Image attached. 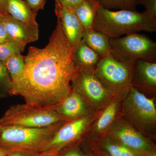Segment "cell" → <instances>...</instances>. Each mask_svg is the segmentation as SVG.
<instances>
[{
    "mask_svg": "<svg viewBox=\"0 0 156 156\" xmlns=\"http://www.w3.org/2000/svg\"><path fill=\"white\" fill-rule=\"evenodd\" d=\"M78 69L72 47L58 19L45 48H29L22 75L12 86L10 94L21 95L31 105L55 106L72 91V83Z\"/></svg>",
    "mask_w": 156,
    "mask_h": 156,
    "instance_id": "1",
    "label": "cell"
},
{
    "mask_svg": "<svg viewBox=\"0 0 156 156\" xmlns=\"http://www.w3.org/2000/svg\"><path fill=\"white\" fill-rule=\"evenodd\" d=\"M93 29L115 38L141 31L155 32L156 20L145 11H114L100 6Z\"/></svg>",
    "mask_w": 156,
    "mask_h": 156,
    "instance_id": "2",
    "label": "cell"
},
{
    "mask_svg": "<svg viewBox=\"0 0 156 156\" xmlns=\"http://www.w3.org/2000/svg\"><path fill=\"white\" fill-rule=\"evenodd\" d=\"M60 123L43 128L0 126V148L18 151H34L45 148L58 130Z\"/></svg>",
    "mask_w": 156,
    "mask_h": 156,
    "instance_id": "3",
    "label": "cell"
},
{
    "mask_svg": "<svg viewBox=\"0 0 156 156\" xmlns=\"http://www.w3.org/2000/svg\"><path fill=\"white\" fill-rule=\"evenodd\" d=\"M62 117L56 105L41 107L26 104L11 107L0 119V126L43 128L61 122Z\"/></svg>",
    "mask_w": 156,
    "mask_h": 156,
    "instance_id": "4",
    "label": "cell"
},
{
    "mask_svg": "<svg viewBox=\"0 0 156 156\" xmlns=\"http://www.w3.org/2000/svg\"><path fill=\"white\" fill-rule=\"evenodd\" d=\"M111 55L117 60L133 65L138 59L156 62V43L139 33L110 38Z\"/></svg>",
    "mask_w": 156,
    "mask_h": 156,
    "instance_id": "5",
    "label": "cell"
},
{
    "mask_svg": "<svg viewBox=\"0 0 156 156\" xmlns=\"http://www.w3.org/2000/svg\"><path fill=\"white\" fill-rule=\"evenodd\" d=\"M133 65L120 62L111 55L101 59L94 72L112 93L128 92L131 87Z\"/></svg>",
    "mask_w": 156,
    "mask_h": 156,
    "instance_id": "6",
    "label": "cell"
},
{
    "mask_svg": "<svg viewBox=\"0 0 156 156\" xmlns=\"http://www.w3.org/2000/svg\"><path fill=\"white\" fill-rule=\"evenodd\" d=\"M124 104L127 116L137 126L149 127L154 125L156 108L154 100L131 86Z\"/></svg>",
    "mask_w": 156,
    "mask_h": 156,
    "instance_id": "7",
    "label": "cell"
},
{
    "mask_svg": "<svg viewBox=\"0 0 156 156\" xmlns=\"http://www.w3.org/2000/svg\"><path fill=\"white\" fill-rule=\"evenodd\" d=\"M72 87L85 95L91 102L100 104L108 99L112 92L95 75L94 69L78 68Z\"/></svg>",
    "mask_w": 156,
    "mask_h": 156,
    "instance_id": "8",
    "label": "cell"
},
{
    "mask_svg": "<svg viewBox=\"0 0 156 156\" xmlns=\"http://www.w3.org/2000/svg\"><path fill=\"white\" fill-rule=\"evenodd\" d=\"M111 135L117 142L142 155L150 153L153 148L148 140L128 125L121 124L115 126Z\"/></svg>",
    "mask_w": 156,
    "mask_h": 156,
    "instance_id": "9",
    "label": "cell"
},
{
    "mask_svg": "<svg viewBox=\"0 0 156 156\" xmlns=\"http://www.w3.org/2000/svg\"><path fill=\"white\" fill-rule=\"evenodd\" d=\"M56 13L61 23L62 30L72 48L83 39L84 29L73 8L56 3Z\"/></svg>",
    "mask_w": 156,
    "mask_h": 156,
    "instance_id": "10",
    "label": "cell"
},
{
    "mask_svg": "<svg viewBox=\"0 0 156 156\" xmlns=\"http://www.w3.org/2000/svg\"><path fill=\"white\" fill-rule=\"evenodd\" d=\"M11 41L26 46L39 38V27L32 26L16 20L9 14L2 20Z\"/></svg>",
    "mask_w": 156,
    "mask_h": 156,
    "instance_id": "11",
    "label": "cell"
},
{
    "mask_svg": "<svg viewBox=\"0 0 156 156\" xmlns=\"http://www.w3.org/2000/svg\"><path fill=\"white\" fill-rule=\"evenodd\" d=\"M88 119L87 118H79L68 123L58 129L48 143L45 149H57L77 139L84 131Z\"/></svg>",
    "mask_w": 156,
    "mask_h": 156,
    "instance_id": "12",
    "label": "cell"
},
{
    "mask_svg": "<svg viewBox=\"0 0 156 156\" xmlns=\"http://www.w3.org/2000/svg\"><path fill=\"white\" fill-rule=\"evenodd\" d=\"M131 86L154 89L156 87V62L145 60H136L132 68Z\"/></svg>",
    "mask_w": 156,
    "mask_h": 156,
    "instance_id": "13",
    "label": "cell"
},
{
    "mask_svg": "<svg viewBox=\"0 0 156 156\" xmlns=\"http://www.w3.org/2000/svg\"><path fill=\"white\" fill-rule=\"evenodd\" d=\"M82 95L73 89L61 102L56 105L57 112L62 116L76 119L85 113L86 105Z\"/></svg>",
    "mask_w": 156,
    "mask_h": 156,
    "instance_id": "14",
    "label": "cell"
},
{
    "mask_svg": "<svg viewBox=\"0 0 156 156\" xmlns=\"http://www.w3.org/2000/svg\"><path fill=\"white\" fill-rule=\"evenodd\" d=\"M5 11L14 19L32 26L39 27L36 13L29 7L24 0H7Z\"/></svg>",
    "mask_w": 156,
    "mask_h": 156,
    "instance_id": "15",
    "label": "cell"
},
{
    "mask_svg": "<svg viewBox=\"0 0 156 156\" xmlns=\"http://www.w3.org/2000/svg\"><path fill=\"white\" fill-rule=\"evenodd\" d=\"M73 58L78 68L95 69L102 57L82 40L73 48Z\"/></svg>",
    "mask_w": 156,
    "mask_h": 156,
    "instance_id": "16",
    "label": "cell"
},
{
    "mask_svg": "<svg viewBox=\"0 0 156 156\" xmlns=\"http://www.w3.org/2000/svg\"><path fill=\"white\" fill-rule=\"evenodd\" d=\"M100 6L95 0H83L73 8L84 30L93 29Z\"/></svg>",
    "mask_w": 156,
    "mask_h": 156,
    "instance_id": "17",
    "label": "cell"
},
{
    "mask_svg": "<svg viewBox=\"0 0 156 156\" xmlns=\"http://www.w3.org/2000/svg\"><path fill=\"white\" fill-rule=\"evenodd\" d=\"M82 39L102 58L111 55L110 38L105 34L94 29L84 30Z\"/></svg>",
    "mask_w": 156,
    "mask_h": 156,
    "instance_id": "18",
    "label": "cell"
},
{
    "mask_svg": "<svg viewBox=\"0 0 156 156\" xmlns=\"http://www.w3.org/2000/svg\"><path fill=\"white\" fill-rule=\"evenodd\" d=\"M4 64L11 78L12 87L18 83L22 75L24 69V56L21 53L15 54L8 58Z\"/></svg>",
    "mask_w": 156,
    "mask_h": 156,
    "instance_id": "19",
    "label": "cell"
},
{
    "mask_svg": "<svg viewBox=\"0 0 156 156\" xmlns=\"http://www.w3.org/2000/svg\"><path fill=\"white\" fill-rule=\"evenodd\" d=\"M118 110V104L116 101H113L108 105L98 120L96 129L98 132L105 130L114 120Z\"/></svg>",
    "mask_w": 156,
    "mask_h": 156,
    "instance_id": "20",
    "label": "cell"
},
{
    "mask_svg": "<svg viewBox=\"0 0 156 156\" xmlns=\"http://www.w3.org/2000/svg\"><path fill=\"white\" fill-rule=\"evenodd\" d=\"M100 6L108 10L136 11V0H95Z\"/></svg>",
    "mask_w": 156,
    "mask_h": 156,
    "instance_id": "21",
    "label": "cell"
},
{
    "mask_svg": "<svg viewBox=\"0 0 156 156\" xmlns=\"http://www.w3.org/2000/svg\"><path fill=\"white\" fill-rule=\"evenodd\" d=\"M104 147L110 156H143L126 146L118 142L107 141L104 144Z\"/></svg>",
    "mask_w": 156,
    "mask_h": 156,
    "instance_id": "22",
    "label": "cell"
},
{
    "mask_svg": "<svg viewBox=\"0 0 156 156\" xmlns=\"http://www.w3.org/2000/svg\"><path fill=\"white\" fill-rule=\"evenodd\" d=\"M25 46L13 41L0 44V61L3 63L11 56L23 52Z\"/></svg>",
    "mask_w": 156,
    "mask_h": 156,
    "instance_id": "23",
    "label": "cell"
},
{
    "mask_svg": "<svg viewBox=\"0 0 156 156\" xmlns=\"http://www.w3.org/2000/svg\"><path fill=\"white\" fill-rule=\"evenodd\" d=\"M12 82L9 73L2 62L0 61V96L10 94Z\"/></svg>",
    "mask_w": 156,
    "mask_h": 156,
    "instance_id": "24",
    "label": "cell"
},
{
    "mask_svg": "<svg viewBox=\"0 0 156 156\" xmlns=\"http://www.w3.org/2000/svg\"><path fill=\"white\" fill-rule=\"evenodd\" d=\"M136 4L144 6L146 12L156 20V0H136Z\"/></svg>",
    "mask_w": 156,
    "mask_h": 156,
    "instance_id": "25",
    "label": "cell"
},
{
    "mask_svg": "<svg viewBox=\"0 0 156 156\" xmlns=\"http://www.w3.org/2000/svg\"><path fill=\"white\" fill-rule=\"evenodd\" d=\"M29 7L34 12H36L42 10L44 8L47 0H24Z\"/></svg>",
    "mask_w": 156,
    "mask_h": 156,
    "instance_id": "26",
    "label": "cell"
},
{
    "mask_svg": "<svg viewBox=\"0 0 156 156\" xmlns=\"http://www.w3.org/2000/svg\"><path fill=\"white\" fill-rule=\"evenodd\" d=\"M11 41L5 26L2 21H0V44Z\"/></svg>",
    "mask_w": 156,
    "mask_h": 156,
    "instance_id": "27",
    "label": "cell"
},
{
    "mask_svg": "<svg viewBox=\"0 0 156 156\" xmlns=\"http://www.w3.org/2000/svg\"><path fill=\"white\" fill-rule=\"evenodd\" d=\"M83 0H56V3L61 6L73 8Z\"/></svg>",
    "mask_w": 156,
    "mask_h": 156,
    "instance_id": "28",
    "label": "cell"
},
{
    "mask_svg": "<svg viewBox=\"0 0 156 156\" xmlns=\"http://www.w3.org/2000/svg\"><path fill=\"white\" fill-rule=\"evenodd\" d=\"M48 150L39 156H56V150L50 149H48Z\"/></svg>",
    "mask_w": 156,
    "mask_h": 156,
    "instance_id": "29",
    "label": "cell"
},
{
    "mask_svg": "<svg viewBox=\"0 0 156 156\" xmlns=\"http://www.w3.org/2000/svg\"><path fill=\"white\" fill-rule=\"evenodd\" d=\"M64 156H84L76 151H71L65 154Z\"/></svg>",
    "mask_w": 156,
    "mask_h": 156,
    "instance_id": "30",
    "label": "cell"
},
{
    "mask_svg": "<svg viewBox=\"0 0 156 156\" xmlns=\"http://www.w3.org/2000/svg\"><path fill=\"white\" fill-rule=\"evenodd\" d=\"M28 156L27 155L23 153L22 151H15L11 153L10 154L8 155V156Z\"/></svg>",
    "mask_w": 156,
    "mask_h": 156,
    "instance_id": "31",
    "label": "cell"
},
{
    "mask_svg": "<svg viewBox=\"0 0 156 156\" xmlns=\"http://www.w3.org/2000/svg\"><path fill=\"white\" fill-rule=\"evenodd\" d=\"M7 0H0V9L2 10L4 12H5V7L6 2Z\"/></svg>",
    "mask_w": 156,
    "mask_h": 156,
    "instance_id": "32",
    "label": "cell"
},
{
    "mask_svg": "<svg viewBox=\"0 0 156 156\" xmlns=\"http://www.w3.org/2000/svg\"><path fill=\"white\" fill-rule=\"evenodd\" d=\"M7 14V13L4 12V11L0 9V21H2V20L4 19L5 15Z\"/></svg>",
    "mask_w": 156,
    "mask_h": 156,
    "instance_id": "33",
    "label": "cell"
},
{
    "mask_svg": "<svg viewBox=\"0 0 156 156\" xmlns=\"http://www.w3.org/2000/svg\"><path fill=\"white\" fill-rule=\"evenodd\" d=\"M7 156V151L2 148H0V156Z\"/></svg>",
    "mask_w": 156,
    "mask_h": 156,
    "instance_id": "34",
    "label": "cell"
},
{
    "mask_svg": "<svg viewBox=\"0 0 156 156\" xmlns=\"http://www.w3.org/2000/svg\"><path fill=\"white\" fill-rule=\"evenodd\" d=\"M150 156H156V153H154L151 154V155Z\"/></svg>",
    "mask_w": 156,
    "mask_h": 156,
    "instance_id": "35",
    "label": "cell"
}]
</instances>
